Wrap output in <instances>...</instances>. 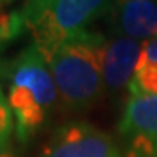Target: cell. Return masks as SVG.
Listing matches in <instances>:
<instances>
[{
  "mask_svg": "<svg viewBox=\"0 0 157 157\" xmlns=\"http://www.w3.org/2000/svg\"><path fill=\"white\" fill-rule=\"evenodd\" d=\"M6 96L14 115V133L26 143L45 124L59 98L49 63L33 44L11 63Z\"/></svg>",
  "mask_w": 157,
  "mask_h": 157,
  "instance_id": "6da1fadb",
  "label": "cell"
},
{
  "mask_svg": "<svg viewBox=\"0 0 157 157\" xmlns=\"http://www.w3.org/2000/svg\"><path fill=\"white\" fill-rule=\"evenodd\" d=\"M107 42L101 33L86 30L63 42L51 58L49 68L65 107L86 108L101 96Z\"/></svg>",
  "mask_w": 157,
  "mask_h": 157,
  "instance_id": "7a4b0ae2",
  "label": "cell"
},
{
  "mask_svg": "<svg viewBox=\"0 0 157 157\" xmlns=\"http://www.w3.org/2000/svg\"><path fill=\"white\" fill-rule=\"evenodd\" d=\"M108 6L110 0H30L23 16L33 45L49 63L63 42L86 32Z\"/></svg>",
  "mask_w": 157,
  "mask_h": 157,
  "instance_id": "3957f363",
  "label": "cell"
},
{
  "mask_svg": "<svg viewBox=\"0 0 157 157\" xmlns=\"http://www.w3.org/2000/svg\"><path fill=\"white\" fill-rule=\"evenodd\" d=\"M39 157H122L105 131L87 122L61 126L45 143Z\"/></svg>",
  "mask_w": 157,
  "mask_h": 157,
  "instance_id": "277c9868",
  "label": "cell"
},
{
  "mask_svg": "<svg viewBox=\"0 0 157 157\" xmlns=\"http://www.w3.org/2000/svg\"><path fill=\"white\" fill-rule=\"evenodd\" d=\"M124 157H157V96H129L119 121Z\"/></svg>",
  "mask_w": 157,
  "mask_h": 157,
  "instance_id": "5b68a950",
  "label": "cell"
},
{
  "mask_svg": "<svg viewBox=\"0 0 157 157\" xmlns=\"http://www.w3.org/2000/svg\"><path fill=\"white\" fill-rule=\"evenodd\" d=\"M141 44L129 37L108 40L103 58V82L105 87L119 91L129 86L141 52Z\"/></svg>",
  "mask_w": 157,
  "mask_h": 157,
  "instance_id": "8992f818",
  "label": "cell"
},
{
  "mask_svg": "<svg viewBox=\"0 0 157 157\" xmlns=\"http://www.w3.org/2000/svg\"><path fill=\"white\" fill-rule=\"evenodd\" d=\"M119 28L138 42L157 39V4L154 0H121Z\"/></svg>",
  "mask_w": 157,
  "mask_h": 157,
  "instance_id": "52a82bcc",
  "label": "cell"
},
{
  "mask_svg": "<svg viewBox=\"0 0 157 157\" xmlns=\"http://www.w3.org/2000/svg\"><path fill=\"white\" fill-rule=\"evenodd\" d=\"M128 89L131 96H157V39L141 44L135 75Z\"/></svg>",
  "mask_w": 157,
  "mask_h": 157,
  "instance_id": "ba28073f",
  "label": "cell"
},
{
  "mask_svg": "<svg viewBox=\"0 0 157 157\" xmlns=\"http://www.w3.org/2000/svg\"><path fill=\"white\" fill-rule=\"evenodd\" d=\"M14 129H16L14 115H12V110L9 107L7 96L4 94V91L0 87V150H7Z\"/></svg>",
  "mask_w": 157,
  "mask_h": 157,
  "instance_id": "9c48e42d",
  "label": "cell"
},
{
  "mask_svg": "<svg viewBox=\"0 0 157 157\" xmlns=\"http://www.w3.org/2000/svg\"><path fill=\"white\" fill-rule=\"evenodd\" d=\"M0 157H14L9 150H0Z\"/></svg>",
  "mask_w": 157,
  "mask_h": 157,
  "instance_id": "30bf717a",
  "label": "cell"
}]
</instances>
